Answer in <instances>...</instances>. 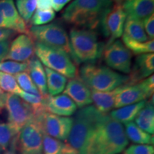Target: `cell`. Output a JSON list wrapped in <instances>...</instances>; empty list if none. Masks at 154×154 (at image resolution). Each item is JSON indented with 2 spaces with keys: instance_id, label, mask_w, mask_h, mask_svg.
Listing matches in <instances>:
<instances>
[{
  "instance_id": "6da1fadb",
  "label": "cell",
  "mask_w": 154,
  "mask_h": 154,
  "mask_svg": "<svg viewBox=\"0 0 154 154\" xmlns=\"http://www.w3.org/2000/svg\"><path fill=\"white\" fill-rule=\"evenodd\" d=\"M128 144L122 124L104 113L79 151V154H119Z\"/></svg>"
},
{
  "instance_id": "7a4b0ae2",
  "label": "cell",
  "mask_w": 154,
  "mask_h": 154,
  "mask_svg": "<svg viewBox=\"0 0 154 154\" xmlns=\"http://www.w3.org/2000/svg\"><path fill=\"white\" fill-rule=\"evenodd\" d=\"M113 0H74L62 13L63 20L76 28L94 30L101 26Z\"/></svg>"
},
{
  "instance_id": "3957f363",
  "label": "cell",
  "mask_w": 154,
  "mask_h": 154,
  "mask_svg": "<svg viewBox=\"0 0 154 154\" xmlns=\"http://www.w3.org/2000/svg\"><path fill=\"white\" fill-rule=\"evenodd\" d=\"M80 79L90 89L97 91H112L128 82V76L116 72L108 66L87 63L81 67Z\"/></svg>"
},
{
  "instance_id": "277c9868",
  "label": "cell",
  "mask_w": 154,
  "mask_h": 154,
  "mask_svg": "<svg viewBox=\"0 0 154 154\" xmlns=\"http://www.w3.org/2000/svg\"><path fill=\"white\" fill-rule=\"evenodd\" d=\"M69 42L77 62H93L101 57L103 45L94 30L74 27L69 32Z\"/></svg>"
},
{
  "instance_id": "5b68a950",
  "label": "cell",
  "mask_w": 154,
  "mask_h": 154,
  "mask_svg": "<svg viewBox=\"0 0 154 154\" xmlns=\"http://www.w3.org/2000/svg\"><path fill=\"white\" fill-rule=\"evenodd\" d=\"M103 114L94 106L89 105L80 109L73 118L72 129L67 139L68 143L79 152Z\"/></svg>"
},
{
  "instance_id": "8992f818",
  "label": "cell",
  "mask_w": 154,
  "mask_h": 154,
  "mask_svg": "<svg viewBox=\"0 0 154 154\" xmlns=\"http://www.w3.org/2000/svg\"><path fill=\"white\" fill-rule=\"evenodd\" d=\"M29 31V36L36 42L61 50L70 56L74 63H78L71 48L66 31L61 25L50 23L42 26H32Z\"/></svg>"
},
{
  "instance_id": "52a82bcc",
  "label": "cell",
  "mask_w": 154,
  "mask_h": 154,
  "mask_svg": "<svg viewBox=\"0 0 154 154\" xmlns=\"http://www.w3.org/2000/svg\"><path fill=\"white\" fill-rule=\"evenodd\" d=\"M34 54L45 67L62 74L66 78L76 77V64L70 56L64 51L35 42Z\"/></svg>"
},
{
  "instance_id": "ba28073f",
  "label": "cell",
  "mask_w": 154,
  "mask_h": 154,
  "mask_svg": "<svg viewBox=\"0 0 154 154\" xmlns=\"http://www.w3.org/2000/svg\"><path fill=\"white\" fill-rule=\"evenodd\" d=\"M154 91L153 75L135 84H124L120 86L115 100L114 108L125 106L143 101L153 96Z\"/></svg>"
},
{
  "instance_id": "9c48e42d",
  "label": "cell",
  "mask_w": 154,
  "mask_h": 154,
  "mask_svg": "<svg viewBox=\"0 0 154 154\" xmlns=\"http://www.w3.org/2000/svg\"><path fill=\"white\" fill-rule=\"evenodd\" d=\"M5 107L8 113V124L18 134L25 125L35 119L31 106L16 94H6Z\"/></svg>"
},
{
  "instance_id": "30bf717a",
  "label": "cell",
  "mask_w": 154,
  "mask_h": 154,
  "mask_svg": "<svg viewBox=\"0 0 154 154\" xmlns=\"http://www.w3.org/2000/svg\"><path fill=\"white\" fill-rule=\"evenodd\" d=\"M17 147L19 154H44L43 132L35 119L19 133Z\"/></svg>"
},
{
  "instance_id": "8fae6325",
  "label": "cell",
  "mask_w": 154,
  "mask_h": 154,
  "mask_svg": "<svg viewBox=\"0 0 154 154\" xmlns=\"http://www.w3.org/2000/svg\"><path fill=\"white\" fill-rule=\"evenodd\" d=\"M42 132L59 140H66L73 125V118L44 112L35 118Z\"/></svg>"
},
{
  "instance_id": "7c38bea8",
  "label": "cell",
  "mask_w": 154,
  "mask_h": 154,
  "mask_svg": "<svg viewBox=\"0 0 154 154\" xmlns=\"http://www.w3.org/2000/svg\"><path fill=\"white\" fill-rule=\"evenodd\" d=\"M102 55L108 67L124 74L130 73L132 53L120 40H115L112 43L106 45Z\"/></svg>"
},
{
  "instance_id": "4fadbf2b",
  "label": "cell",
  "mask_w": 154,
  "mask_h": 154,
  "mask_svg": "<svg viewBox=\"0 0 154 154\" xmlns=\"http://www.w3.org/2000/svg\"><path fill=\"white\" fill-rule=\"evenodd\" d=\"M126 17L121 5V0H115L113 7L103 17L101 24L103 33L109 37L107 45L122 36Z\"/></svg>"
},
{
  "instance_id": "5bb4252c",
  "label": "cell",
  "mask_w": 154,
  "mask_h": 154,
  "mask_svg": "<svg viewBox=\"0 0 154 154\" xmlns=\"http://www.w3.org/2000/svg\"><path fill=\"white\" fill-rule=\"evenodd\" d=\"M34 42L29 35L20 34L10 44L5 60L17 62H28L34 57Z\"/></svg>"
},
{
  "instance_id": "9a60e30c",
  "label": "cell",
  "mask_w": 154,
  "mask_h": 154,
  "mask_svg": "<svg viewBox=\"0 0 154 154\" xmlns=\"http://www.w3.org/2000/svg\"><path fill=\"white\" fill-rule=\"evenodd\" d=\"M63 93L68 96L74 102L76 106L80 109L91 105L93 103L91 90L80 78L75 77L70 79L67 82Z\"/></svg>"
},
{
  "instance_id": "2e32d148",
  "label": "cell",
  "mask_w": 154,
  "mask_h": 154,
  "mask_svg": "<svg viewBox=\"0 0 154 154\" xmlns=\"http://www.w3.org/2000/svg\"><path fill=\"white\" fill-rule=\"evenodd\" d=\"M154 71L153 53L138 55L131 66L127 84H135L153 75Z\"/></svg>"
},
{
  "instance_id": "e0dca14e",
  "label": "cell",
  "mask_w": 154,
  "mask_h": 154,
  "mask_svg": "<svg viewBox=\"0 0 154 154\" xmlns=\"http://www.w3.org/2000/svg\"><path fill=\"white\" fill-rule=\"evenodd\" d=\"M0 14L8 25L9 29L29 35L26 22L19 14L14 0H0Z\"/></svg>"
},
{
  "instance_id": "ac0fdd59",
  "label": "cell",
  "mask_w": 154,
  "mask_h": 154,
  "mask_svg": "<svg viewBox=\"0 0 154 154\" xmlns=\"http://www.w3.org/2000/svg\"><path fill=\"white\" fill-rule=\"evenodd\" d=\"M47 112L61 116H71L76 113L77 106L68 96L60 94L45 98Z\"/></svg>"
},
{
  "instance_id": "d6986e66",
  "label": "cell",
  "mask_w": 154,
  "mask_h": 154,
  "mask_svg": "<svg viewBox=\"0 0 154 154\" xmlns=\"http://www.w3.org/2000/svg\"><path fill=\"white\" fill-rule=\"evenodd\" d=\"M127 17L143 21L153 14L154 0H121Z\"/></svg>"
},
{
  "instance_id": "ffe728a7",
  "label": "cell",
  "mask_w": 154,
  "mask_h": 154,
  "mask_svg": "<svg viewBox=\"0 0 154 154\" xmlns=\"http://www.w3.org/2000/svg\"><path fill=\"white\" fill-rule=\"evenodd\" d=\"M28 73L42 97L47 98L49 94L47 87V77L44 67L36 57L28 61Z\"/></svg>"
},
{
  "instance_id": "44dd1931",
  "label": "cell",
  "mask_w": 154,
  "mask_h": 154,
  "mask_svg": "<svg viewBox=\"0 0 154 154\" xmlns=\"http://www.w3.org/2000/svg\"><path fill=\"white\" fill-rule=\"evenodd\" d=\"M120 86L109 91H97L91 90L92 101L94 106L102 113H107L114 109L115 100Z\"/></svg>"
},
{
  "instance_id": "7402d4cb",
  "label": "cell",
  "mask_w": 154,
  "mask_h": 154,
  "mask_svg": "<svg viewBox=\"0 0 154 154\" xmlns=\"http://www.w3.org/2000/svg\"><path fill=\"white\" fill-rule=\"evenodd\" d=\"M135 121L137 126L149 134L154 133V108L153 99L146 102L143 109L138 112L135 118Z\"/></svg>"
},
{
  "instance_id": "603a6c76",
  "label": "cell",
  "mask_w": 154,
  "mask_h": 154,
  "mask_svg": "<svg viewBox=\"0 0 154 154\" xmlns=\"http://www.w3.org/2000/svg\"><path fill=\"white\" fill-rule=\"evenodd\" d=\"M146 102L145 101H140L134 104L118 108L116 110L111 111L109 116L121 124H126L127 123L132 122V121L134 120L138 115V112L145 106Z\"/></svg>"
},
{
  "instance_id": "cb8c5ba5",
  "label": "cell",
  "mask_w": 154,
  "mask_h": 154,
  "mask_svg": "<svg viewBox=\"0 0 154 154\" xmlns=\"http://www.w3.org/2000/svg\"><path fill=\"white\" fill-rule=\"evenodd\" d=\"M123 35L131 39L140 42L149 41V38L144 30L143 22L139 19L126 17L124 26Z\"/></svg>"
},
{
  "instance_id": "d4e9b609",
  "label": "cell",
  "mask_w": 154,
  "mask_h": 154,
  "mask_svg": "<svg viewBox=\"0 0 154 154\" xmlns=\"http://www.w3.org/2000/svg\"><path fill=\"white\" fill-rule=\"evenodd\" d=\"M44 70L47 77V87L49 96H56L63 92L68 82L66 77L47 67H44Z\"/></svg>"
},
{
  "instance_id": "484cf974",
  "label": "cell",
  "mask_w": 154,
  "mask_h": 154,
  "mask_svg": "<svg viewBox=\"0 0 154 154\" xmlns=\"http://www.w3.org/2000/svg\"><path fill=\"white\" fill-rule=\"evenodd\" d=\"M124 129L127 138L131 141L140 145H153L154 137L153 135L144 131L134 122H129L125 124Z\"/></svg>"
},
{
  "instance_id": "4316f807",
  "label": "cell",
  "mask_w": 154,
  "mask_h": 154,
  "mask_svg": "<svg viewBox=\"0 0 154 154\" xmlns=\"http://www.w3.org/2000/svg\"><path fill=\"white\" fill-rule=\"evenodd\" d=\"M122 40L127 49L134 54L140 55L143 54L153 53L154 51L153 40H149V41L145 42H140L131 39L124 35H122Z\"/></svg>"
},
{
  "instance_id": "83f0119b",
  "label": "cell",
  "mask_w": 154,
  "mask_h": 154,
  "mask_svg": "<svg viewBox=\"0 0 154 154\" xmlns=\"http://www.w3.org/2000/svg\"><path fill=\"white\" fill-rule=\"evenodd\" d=\"M14 78L17 84L22 91L27 93L35 94V95L41 96L38 88L31 78L28 72H23L14 74Z\"/></svg>"
},
{
  "instance_id": "f1b7e54d",
  "label": "cell",
  "mask_w": 154,
  "mask_h": 154,
  "mask_svg": "<svg viewBox=\"0 0 154 154\" xmlns=\"http://www.w3.org/2000/svg\"><path fill=\"white\" fill-rule=\"evenodd\" d=\"M17 9L25 22H29L36 8V0H17Z\"/></svg>"
},
{
  "instance_id": "f546056e",
  "label": "cell",
  "mask_w": 154,
  "mask_h": 154,
  "mask_svg": "<svg viewBox=\"0 0 154 154\" xmlns=\"http://www.w3.org/2000/svg\"><path fill=\"white\" fill-rule=\"evenodd\" d=\"M19 134L9 124L0 123V148L6 151Z\"/></svg>"
},
{
  "instance_id": "4dcf8cb0",
  "label": "cell",
  "mask_w": 154,
  "mask_h": 154,
  "mask_svg": "<svg viewBox=\"0 0 154 154\" xmlns=\"http://www.w3.org/2000/svg\"><path fill=\"white\" fill-rule=\"evenodd\" d=\"M0 88L3 91L19 95L22 89L17 84L13 75L0 72Z\"/></svg>"
},
{
  "instance_id": "1f68e13d",
  "label": "cell",
  "mask_w": 154,
  "mask_h": 154,
  "mask_svg": "<svg viewBox=\"0 0 154 154\" xmlns=\"http://www.w3.org/2000/svg\"><path fill=\"white\" fill-rule=\"evenodd\" d=\"M63 144L61 140L43 134L44 154H62Z\"/></svg>"
},
{
  "instance_id": "d6a6232c",
  "label": "cell",
  "mask_w": 154,
  "mask_h": 154,
  "mask_svg": "<svg viewBox=\"0 0 154 154\" xmlns=\"http://www.w3.org/2000/svg\"><path fill=\"white\" fill-rule=\"evenodd\" d=\"M55 11L52 9L39 10L36 9L31 18V24L33 26H42L49 24L55 18Z\"/></svg>"
},
{
  "instance_id": "836d02e7",
  "label": "cell",
  "mask_w": 154,
  "mask_h": 154,
  "mask_svg": "<svg viewBox=\"0 0 154 154\" xmlns=\"http://www.w3.org/2000/svg\"><path fill=\"white\" fill-rule=\"evenodd\" d=\"M0 72L11 75L28 72V62L21 63L13 61H0Z\"/></svg>"
},
{
  "instance_id": "e575fe53",
  "label": "cell",
  "mask_w": 154,
  "mask_h": 154,
  "mask_svg": "<svg viewBox=\"0 0 154 154\" xmlns=\"http://www.w3.org/2000/svg\"><path fill=\"white\" fill-rule=\"evenodd\" d=\"M153 146L133 144L124 151V154H153Z\"/></svg>"
},
{
  "instance_id": "d590c367",
  "label": "cell",
  "mask_w": 154,
  "mask_h": 154,
  "mask_svg": "<svg viewBox=\"0 0 154 154\" xmlns=\"http://www.w3.org/2000/svg\"><path fill=\"white\" fill-rule=\"evenodd\" d=\"M143 25L149 40H153L154 38V15L153 14L146 17L143 21Z\"/></svg>"
},
{
  "instance_id": "8d00e7d4",
  "label": "cell",
  "mask_w": 154,
  "mask_h": 154,
  "mask_svg": "<svg viewBox=\"0 0 154 154\" xmlns=\"http://www.w3.org/2000/svg\"><path fill=\"white\" fill-rule=\"evenodd\" d=\"M10 42L9 40L0 42V61H3L6 59L9 51Z\"/></svg>"
},
{
  "instance_id": "74e56055",
  "label": "cell",
  "mask_w": 154,
  "mask_h": 154,
  "mask_svg": "<svg viewBox=\"0 0 154 154\" xmlns=\"http://www.w3.org/2000/svg\"><path fill=\"white\" fill-rule=\"evenodd\" d=\"M36 7L39 10H46L52 8V0H36Z\"/></svg>"
},
{
  "instance_id": "f35d334b",
  "label": "cell",
  "mask_w": 154,
  "mask_h": 154,
  "mask_svg": "<svg viewBox=\"0 0 154 154\" xmlns=\"http://www.w3.org/2000/svg\"><path fill=\"white\" fill-rule=\"evenodd\" d=\"M15 32L9 29L0 27V42L9 40L11 36H14Z\"/></svg>"
},
{
  "instance_id": "ab89813d",
  "label": "cell",
  "mask_w": 154,
  "mask_h": 154,
  "mask_svg": "<svg viewBox=\"0 0 154 154\" xmlns=\"http://www.w3.org/2000/svg\"><path fill=\"white\" fill-rule=\"evenodd\" d=\"M72 0H52V8L54 11H60Z\"/></svg>"
},
{
  "instance_id": "60d3db41",
  "label": "cell",
  "mask_w": 154,
  "mask_h": 154,
  "mask_svg": "<svg viewBox=\"0 0 154 154\" xmlns=\"http://www.w3.org/2000/svg\"><path fill=\"white\" fill-rule=\"evenodd\" d=\"M17 138H18V136H17V137L15 138L14 139L12 140V141H11L10 146H9V148H8L9 149L7 150V151H6L3 154H17Z\"/></svg>"
},
{
  "instance_id": "b9f144b4",
  "label": "cell",
  "mask_w": 154,
  "mask_h": 154,
  "mask_svg": "<svg viewBox=\"0 0 154 154\" xmlns=\"http://www.w3.org/2000/svg\"><path fill=\"white\" fill-rule=\"evenodd\" d=\"M62 154H79V152L73 148L70 144L66 143L63 144Z\"/></svg>"
},
{
  "instance_id": "7bdbcfd3",
  "label": "cell",
  "mask_w": 154,
  "mask_h": 154,
  "mask_svg": "<svg viewBox=\"0 0 154 154\" xmlns=\"http://www.w3.org/2000/svg\"><path fill=\"white\" fill-rule=\"evenodd\" d=\"M6 94L0 88V110L5 106Z\"/></svg>"
},
{
  "instance_id": "ee69618b",
  "label": "cell",
  "mask_w": 154,
  "mask_h": 154,
  "mask_svg": "<svg viewBox=\"0 0 154 154\" xmlns=\"http://www.w3.org/2000/svg\"><path fill=\"white\" fill-rule=\"evenodd\" d=\"M0 27L1 28H5V29H9L8 25L5 21V19H3V17L0 14Z\"/></svg>"
},
{
  "instance_id": "f6af8a7d",
  "label": "cell",
  "mask_w": 154,
  "mask_h": 154,
  "mask_svg": "<svg viewBox=\"0 0 154 154\" xmlns=\"http://www.w3.org/2000/svg\"><path fill=\"white\" fill-rule=\"evenodd\" d=\"M2 151V149H1V148H0V153H1V152Z\"/></svg>"
}]
</instances>
